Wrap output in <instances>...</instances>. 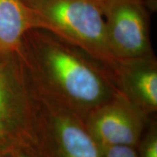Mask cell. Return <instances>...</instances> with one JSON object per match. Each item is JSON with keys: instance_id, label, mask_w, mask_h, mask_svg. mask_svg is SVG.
<instances>
[{"instance_id": "6da1fadb", "label": "cell", "mask_w": 157, "mask_h": 157, "mask_svg": "<svg viewBox=\"0 0 157 157\" xmlns=\"http://www.w3.org/2000/svg\"><path fill=\"white\" fill-rule=\"evenodd\" d=\"M17 56L32 84L83 120L121 94L107 67L45 29L28 30Z\"/></svg>"}, {"instance_id": "7a4b0ae2", "label": "cell", "mask_w": 157, "mask_h": 157, "mask_svg": "<svg viewBox=\"0 0 157 157\" xmlns=\"http://www.w3.org/2000/svg\"><path fill=\"white\" fill-rule=\"evenodd\" d=\"M42 28L67 40L107 67L116 78L124 63L113 53L98 0H22ZM117 82V81H116Z\"/></svg>"}, {"instance_id": "3957f363", "label": "cell", "mask_w": 157, "mask_h": 157, "mask_svg": "<svg viewBox=\"0 0 157 157\" xmlns=\"http://www.w3.org/2000/svg\"><path fill=\"white\" fill-rule=\"evenodd\" d=\"M26 80L33 113L31 145L37 157H101L84 120Z\"/></svg>"}, {"instance_id": "277c9868", "label": "cell", "mask_w": 157, "mask_h": 157, "mask_svg": "<svg viewBox=\"0 0 157 157\" xmlns=\"http://www.w3.org/2000/svg\"><path fill=\"white\" fill-rule=\"evenodd\" d=\"M28 83L17 53L0 55V157L33 140Z\"/></svg>"}, {"instance_id": "5b68a950", "label": "cell", "mask_w": 157, "mask_h": 157, "mask_svg": "<svg viewBox=\"0 0 157 157\" xmlns=\"http://www.w3.org/2000/svg\"><path fill=\"white\" fill-rule=\"evenodd\" d=\"M108 43L119 60L154 57L149 38L148 13L143 0H98Z\"/></svg>"}, {"instance_id": "8992f818", "label": "cell", "mask_w": 157, "mask_h": 157, "mask_svg": "<svg viewBox=\"0 0 157 157\" xmlns=\"http://www.w3.org/2000/svg\"><path fill=\"white\" fill-rule=\"evenodd\" d=\"M150 120L121 94L91 113L84 122L102 149L111 146L136 147Z\"/></svg>"}, {"instance_id": "52a82bcc", "label": "cell", "mask_w": 157, "mask_h": 157, "mask_svg": "<svg viewBox=\"0 0 157 157\" xmlns=\"http://www.w3.org/2000/svg\"><path fill=\"white\" fill-rule=\"evenodd\" d=\"M116 81L127 100L146 117L157 111V63L155 56L124 63Z\"/></svg>"}, {"instance_id": "ba28073f", "label": "cell", "mask_w": 157, "mask_h": 157, "mask_svg": "<svg viewBox=\"0 0 157 157\" xmlns=\"http://www.w3.org/2000/svg\"><path fill=\"white\" fill-rule=\"evenodd\" d=\"M32 28L33 18L22 0H0V55L17 53L24 35Z\"/></svg>"}, {"instance_id": "9c48e42d", "label": "cell", "mask_w": 157, "mask_h": 157, "mask_svg": "<svg viewBox=\"0 0 157 157\" xmlns=\"http://www.w3.org/2000/svg\"><path fill=\"white\" fill-rule=\"evenodd\" d=\"M138 157H157L156 121L151 119L136 147Z\"/></svg>"}, {"instance_id": "30bf717a", "label": "cell", "mask_w": 157, "mask_h": 157, "mask_svg": "<svg viewBox=\"0 0 157 157\" xmlns=\"http://www.w3.org/2000/svg\"><path fill=\"white\" fill-rule=\"evenodd\" d=\"M101 157H138L136 147L111 146L101 149Z\"/></svg>"}, {"instance_id": "8fae6325", "label": "cell", "mask_w": 157, "mask_h": 157, "mask_svg": "<svg viewBox=\"0 0 157 157\" xmlns=\"http://www.w3.org/2000/svg\"><path fill=\"white\" fill-rule=\"evenodd\" d=\"M6 157H37L31 144L17 147Z\"/></svg>"}]
</instances>
